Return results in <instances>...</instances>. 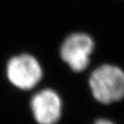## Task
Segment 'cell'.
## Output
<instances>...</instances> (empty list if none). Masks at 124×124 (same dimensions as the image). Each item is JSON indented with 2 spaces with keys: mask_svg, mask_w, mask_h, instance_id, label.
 <instances>
[{
  "mask_svg": "<svg viewBox=\"0 0 124 124\" xmlns=\"http://www.w3.org/2000/svg\"><path fill=\"white\" fill-rule=\"evenodd\" d=\"M90 86L98 102H116L124 97V72L117 66L103 65L92 72Z\"/></svg>",
  "mask_w": 124,
  "mask_h": 124,
  "instance_id": "1",
  "label": "cell"
},
{
  "mask_svg": "<svg viewBox=\"0 0 124 124\" xmlns=\"http://www.w3.org/2000/svg\"><path fill=\"white\" fill-rule=\"evenodd\" d=\"M7 77L18 89H33L42 78V69L38 60L30 54H20L11 58L7 64Z\"/></svg>",
  "mask_w": 124,
  "mask_h": 124,
  "instance_id": "2",
  "label": "cell"
},
{
  "mask_svg": "<svg viewBox=\"0 0 124 124\" xmlns=\"http://www.w3.org/2000/svg\"><path fill=\"white\" fill-rule=\"evenodd\" d=\"M94 48L92 39L85 34H73L65 40L60 48L62 60L75 72L87 67Z\"/></svg>",
  "mask_w": 124,
  "mask_h": 124,
  "instance_id": "3",
  "label": "cell"
},
{
  "mask_svg": "<svg viewBox=\"0 0 124 124\" xmlns=\"http://www.w3.org/2000/svg\"><path fill=\"white\" fill-rule=\"evenodd\" d=\"M30 106L34 117L39 124H55L61 116L60 97L51 89L36 93L31 100Z\"/></svg>",
  "mask_w": 124,
  "mask_h": 124,
  "instance_id": "4",
  "label": "cell"
},
{
  "mask_svg": "<svg viewBox=\"0 0 124 124\" xmlns=\"http://www.w3.org/2000/svg\"><path fill=\"white\" fill-rule=\"evenodd\" d=\"M95 124H114L113 122H111L110 121L108 120H105V119H101V120H98Z\"/></svg>",
  "mask_w": 124,
  "mask_h": 124,
  "instance_id": "5",
  "label": "cell"
}]
</instances>
